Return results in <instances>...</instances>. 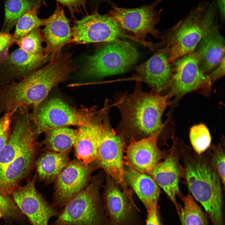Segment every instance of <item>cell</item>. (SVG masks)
I'll list each match as a JSON object with an SVG mask.
<instances>
[{
  "instance_id": "obj_1",
  "label": "cell",
  "mask_w": 225,
  "mask_h": 225,
  "mask_svg": "<svg viewBox=\"0 0 225 225\" xmlns=\"http://www.w3.org/2000/svg\"><path fill=\"white\" fill-rule=\"evenodd\" d=\"M170 98L168 94L162 95L152 90L144 92L141 82L136 81L132 93H118L115 96L114 105L121 116L116 131L129 141L162 132L168 122L163 123L162 118L167 107L171 104L168 100Z\"/></svg>"
},
{
  "instance_id": "obj_2",
  "label": "cell",
  "mask_w": 225,
  "mask_h": 225,
  "mask_svg": "<svg viewBox=\"0 0 225 225\" xmlns=\"http://www.w3.org/2000/svg\"><path fill=\"white\" fill-rule=\"evenodd\" d=\"M181 161L190 193L203 207L212 225H224V187L208 151L198 154L183 142Z\"/></svg>"
},
{
  "instance_id": "obj_3",
  "label": "cell",
  "mask_w": 225,
  "mask_h": 225,
  "mask_svg": "<svg viewBox=\"0 0 225 225\" xmlns=\"http://www.w3.org/2000/svg\"><path fill=\"white\" fill-rule=\"evenodd\" d=\"M217 10L215 3L202 1L162 36L158 44L165 45L169 63L194 51L203 36L217 24Z\"/></svg>"
},
{
  "instance_id": "obj_4",
  "label": "cell",
  "mask_w": 225,
  "mask_h": 225,
  "mask_svg": "<svg viewBox=\"0 0 225 225\" xmlns=\"http://www.w3.org/2000/svg\"><path fill=\"white\" fill-rule=\"evenodd\" d=\"M49 75L39 69L19 81L0 86V115L20 108L32 106L33 110L52 90Z\"/></svg>"
},
{
  "instance_id": "obj_5",
  "label": "cell",
  "mask_w": 225,
  "mask_h": 225,
  "mask_svg": "<svg viewBox=\"0 0 225 225\" xmlns=\"http://www.w3.org/2000/svg\"><path fill=\"white\" fill-rule=\"evenodd\" d=\"M95 107L90 110L77 109L60 98L45 99L30 113L32 126L36 137L49 130L75 126L90 125L98 112Z\"/></svg>"
},
{
  "instance_id": "obj_6",
  "label": "cell",
  "mask_w": 225,
  "mask_h": 225,
  "mask_svg": "<svg viewBox=\"0 0 225 225\" xmlns=\"http://www.w3.org/2000/svg\"><path fill=\"white\" fill-rule=\"evenodd\" d=\"M100 183L95 178L67 203L50 225H109L100 198Z\"/></svg>"
},
{
  "instance_id": "obj_7",
  "label": "cell",
  "mask_w": 225,
  "mask_h": 225,
  "mask_svg": "<svg viewBox=\"0 0 225 225\" xmlns=\"http://www.w3.org/2000/svg\"><path fill=\"white\" fill-rule=\"evenodd\" d=\"M73 22L72 42L76 43L120 42L128 39L148 47L150 45L149 42L142 40L125 30L108 14L102 15L94 11Z\"/></svg>"
},
{
  "instance_id": "obj_8",
  "label": "cell",
  "mask_w": 225,
  "mask_h": 225,
  "mask_svg": "<svg viewBox=\"0 0 225 225\" xmlns=\"http://www.w3.org/2000/svg\"><path fill=\"white\" fill-rule=\"evenodd\" d=\"M109 113L108 111L106 112L103 116L96 160L108 175L121 186L129 199L133 201L132 193L125 178L123 153L125 140L112 127Z\"/></svg>"
},
{
  "instance_id": "obj_9",
  "label": "cell",
  "mask_w": 225,
  "mask_h": 225,
  "mask_svg": "<svg viewBox=\"0 0 225 225\" xmlns=\"http://www.w3.org/2000/svg\"><path fill=\"white\" fill-rule=\"evenodd\" d=\"M138 57L137 50L126 42L105 43L88 58L84 72L95 78L121 74L128 70Z\"/></svg>"
},
{
  "instance_id": "obj_10",
  "label": "cell",
  "mask_w": 225,
  "mask_h": 225,
  "mask_svg": "<svg viewBox=\"0 0 225 225\" xmlns=\"http://www.w3.org/2000/svg\"><path fill=\"white\" fill-rule=\"evenodd\" d=\"M198 61V54L194 51L172 63L173 74L168 94L174 98L171 104L173 108L184 95L192 92L198 91L206 96L209 95L212 85L208 74L200 69Z\"/></svg>"
},
{
  "instance_id": "obj_11",
  "label": "cell",
  "mask_w": 225,
  "mask_h": 225,
  "mask_svg": "<svg viewBox=\"0 0 225 225\" xmlns=\"http://www.w3.org/2000/svg\"><path fill=\"white\" fill-rule=\"evenodd\" d=\"M161 0H156L150 5L137 8H119L112 5L108 14L116 20L125 30L144 41L148 34L155 38L161 39V32L156 25L160 22L162 9H155Z\"/></svg>"
},
{
  "instance_id": "obj_12",
  "label": "cell",
  "mask_w": 225,
  "mask_h": 225,
  "mask_svg": "<svg viewBox=\"0 0 225 225\" xmlns=\"http://www.w3.org/2000/svg\"><path fill=\"white\" fill-rule=\"evenodd\" d=\"M172 145L164 158L155 167L150 174L174 205L179 214L180 208L176 197L183 195L179 183L184 178V171L180 161L181 159L182 141L172 137Z\"/></svg>"
},
{
  "instance_id": "obj_13",
  "label": "cell",
  "mask_w": 225,
  "mask_h": 225,
  "mask_svg": "<svg viewBox=\"0 0 225 225\" xmlns=\"http://www.w3.org/2000/svg\"><path fill=\"white\" fill-rule=\"evenodd\" d=\"M36 176L24 186H18L12 192V199L32 225H48L49 219L57 217L62 209L50 204L35 188Z\"/></svg>"
},
{
  "instance_id": "obj_14",
  "label": "cell",
  "mask_w": 225,
  "mask_h": 225,
  "mask_svg": "<svg viewBox=\"0 0 225 225\" xmlns=\"http://www.w3.org/2000/svg\"><path fill=\"white\" fill-rule=\"evenodd\" d=\"M28 108L17 109L12 117L10 135L0 151V174L26 148L36 142Z\"/></svg>"
},
{
  "instance_id": "obj_15",
  "label": "cell",
  "mask_w": 225,
  "mask_h": 225,
  "mask_svg": "<svg viewBox=\"0 0 225 225\" xmlns=\"http://www.w3.org/2000/svg\"><path fill=\"white\" fill-rule=\"evenodd\" d=\"M93 167L76 159L70 161L55 180L52 206L63 208L88 185Z\"/></svg>"
},
{
  "instance_id": "obj_16",
  "label": "cell",
  "mask_w": 225,
  "mask_h": 225,
  "mask_svg": "<svg viewBox=\"0 0 225 225\" xmlns=\"http://www.w3.org/2000/svg\"><path fill=\"white\" fill-rule=\"evenodd\" d=\"M161 132L136 140L131 139L126 150L125 164L136 170L150 175L157 165L165 157L169 149L161 150L158 141Z\"/></svg>"
},
{
  "instance_id": "obj_17",
  "label": "cell",
  "mask_w": 225,
  "mask_h": 225,
  "mask_svg": "<svg viewBox=\"0 0 225 225\" xmlns=\"http://www.w3.org/2000/svg\"><path fill=\"white\" fill-rule=\"evenodd\" d=\"M49 56L47 52L31 54L19 48L0 62V86L19 81L39 68Z\"/></svg>"
},
{
  "instance_id": "obj_18",
  "label": "cell",
  "mask_w": 225,
  "mask_h": 225,
  "mask_svg": "<svg viewBox=\"0 0 225 225\" xmlns=\"http://www.w3.org/2000/svg\"><path fill=\"white\" fill-rule=\"evenodd\" d=\"M168 58L164 48L158 50L147 61L136 67L132 79L146 83L152 90L158 93L168 88L173 68L168 62Z\"/></svg>"
},
{
  "instance_id": "obj_19",
  "label": "cell",
  "mask_w": 225,
  "mask_h": 225,
  "mask_svg": "<svg viewBox=\"0 0 225 225\" xmlns=\"http://www.w3.org/2000/svg\"><path fill=\"white\" fill-rule=\"evenodd\" d=\"M47 19L41 32L50 61L61 54L62 49L66 44L72 42L73 32L69 21L59 3H57L54 11Z\"/></svg>"
},
{
  "instance_id": "obj_20",
  "label": "cell",
  "mask_w": 225,
  "mask_h": 225,
  "mask_svg": "<svg viewBox=\"0 0 225 225\" xmlns=\"http://www.w3.org/2000/svg\"><path fill=\"white\" fill-rule=\"evenodd\" d=\"M111 179L105 188L104 208L109 225H132L138 208Z\"/></svg>"
},
{
  "instance_id": "obj_21",
  "label": "cell",
  "mask_w": 225,
  "mask_h": 225,
  "mask_svg": "<svg viewBox=\"0 0 225 225\" xmlns=\"http://www.w3.org/2000/svg\"><path fill=\"white\" fill-rule=\"evenodd\" d=\"M104 111L103 107L90 125L80 127L77 130L73 147L75 155L87 165L97 159Z\"/></svg>"
},
{
  "instance_id": "obj_22",
  "label": "cell",
  "mask_w": 225,
  "mask_h": 225,
  "mask_svg": "<svg viewBox=\"0 0 225 225\" xmlns=\"http://www.w3.org/2000/svg\"><path fill=\"white\" fill-rule=\"evenodd\" d=\"M36 142L26 148L0 174V192L9 196L18 186L20 180L33 166L36 152Z\"/></svg>"
},
{
  "instance_id": "obj_23",
  "label": "cell",
  "mask_w": 225,
  "mask_h": 225,
  "mask_svg": "<svg viewBox=\"0 0 225 225\" xmlns=\"http://www.w3.org/2000/svg\"><path fill=\"white\" fill-rule=\"evenodd\" d=\"M216 24L202 38L194 51L198 56V65L205 74L220 64L225 58V41Z\"/></svg>"
},
{
  "instance_id": "obj_24",
  "label": "cell",
  "mask_w": 225,
  "mask_h": 225,
  "mask_svg": "<svg viewBox=\"0 0 225 225\" xmlns=\"http://www.w3.org/2000/svg\"><path fill=\"white\" fill-rule=\"evenodd\" d=\"M125 164L127 183L132 188L146 209L158 206L160 190L154 179L149 175Z\"/></svg>"
},
{
  "instance_id": "obj_25",
  "label": "cell",
  "mask_w": 225,
  "mask_h": 225,
  "mask_svg": "<svg viewBox=\"0 0 225 225\" xmlns=\"http://www.w3.org/2000/svg\"><path fill=\"white\" fill-rule=\"evenodd\" d=\"M70 162L68 151L58 152L48 151L36 162L39 178L48 182L55 181Z\"/></svg>"
},
{
  "instance_id": "obj_26",
  "label": "cell",
  "mask_w": 225,
  "mask_h": 225,
  "mask_svg": "<svg viewBox=\"0 0 225 225\" xmlns=\"http://www.w3.org/2000/svg\"><path fill=\"white\" fill-rule=\"evenodd\" d=\"M77 130L64 127L46 132L43 143L48 151L62 152L68 151L73 147Z\"/></svg>"
},
{
  "instance_id": "obj_27",
  "label": "cell",
  "mask_w": 225,
  "mask_h": 225,
  "mask_svg": "<svg viewBox=\"0 0 225 225\" xmlns=\"http://www.w3.org/2000/svg\"><path fill=\"white\" fill-rule=\"evenodd\" d=\"M34 0H7L5 5V17L1 32L9 33L18 20L38 3Z\"/></svg>"
},
{
  "instance_id": "obj_28",
  "label": "cell",
  "mask_w": 225,
  "mask_h": 225,
  "mask_svg": "<svg viewBox=\"0 0 225 225\" xmlns=\"http://www.w3.org/2000/svg\"><path fill=\"white\" fill-rule=\"evenodd\" d=\"M180 198L183 205L178 214L182 225H207L204 213L191 194Z\"/></svg>"
},
{
  "instance_id": "obj_29",
  "label": "cell",
  "mask_w": 225,
  "mask_h": 225,
  "mask_svg": "<svg viewBox=\"0 0 225 225\" xmlns=\"http://www.w3.org/2000/svg\"><path fill=\"white\" fill-rule=\"evenodd\" d=\"M40 6L39 3L29 9L18 20L15 32L12 35L14 43L26 36L35 28L44 25L47 19L38 17V12Z\"/></svg>"
},
{
  "instance_id": "obj_30",
  "label": "cell",
  "mask_w": 225,
  "mask_h": 225,
  "mask_svg": "<svg viewBox=\"0 0 225 225\" xmlns=\"http://www.w3.org/2000/svg\"><path fill=\"white\" fill-rule=\"evenodd\" d=\"M189 135L193 149L197 154L203 153L210 147L211 137L209 130L204 124L200 123L192 126Z\"/></svg>"
},
{
  "instance_id": "obj_31",
  "label": "cell",
  "mask_w": 225,
  "mask_h": 225,
  "mask_svg": "<svg viewBox=\"0 0 225 225\" xmlns=\"http://www.w3.org/2000/svg\"><path fill=\"white\" fill-rule=\"evenodd\" d=\"M42 41L41 30L40 28H38L33 29L15 43L20 48L26 52L36 54L47 52L45 48L42 46Z\"/></svg>"
},
{
  "instance_id": "obj_32",
  "label": "cell",
  "mask_w": 225,
  "mask_h": 225,
  "mask_svg": "<svg viewBox=\"0 0 225 225\" xmlns=\"http://www.w3.org/2000/svg\"><path fill=\"white\" fill-rule=\"evenodd\" d=\"M211 145L208 149L211 162L219 176L222 185L225 186V149L224 144Z\"/></svg>"
},
{
  "instance_id": "obj_33",
  "label": "cell",
  "mask_w": 225,
  "mask_h": 225,
  "mask_svg": "<svg viewBox=\"0 0 225 225\" xmlns=\"http://www.w3.org/2000/svg\"><path fill=\"white\" fill-rule=\"evenodd\" d=\"M0 210L3 213L4 218L8 219L14 220L19 219L22 214L12 198L0 192Z\"/></svg>"
},
{
  "instance_id": "obj_34",
  "label": "cell",
  "mask_w": 225,
  "mask_h": 225,
  "mask_svg": "<svg viewBox=\"0 0 225 225\" xmlns=\"http://www.w3.org/2000/svg\"><path fill=\"white\" fill-rule=\"evenodd\" d=\"M14 112L5 113L0 117V151L5 145L8 139L12 117Z\"/></svg>"
},
{
  "instance_id": "obj_35",
  "label": "cell",
  "mask_w": 225,
  "mask_h": 225,
  "mask_svg": "<svg viewBox=\"0 0 225 225\" xmlns=\"http://www.w3.org/2000/svg\"><path fill=\"white\" fill-rule=\"evenodd\" d=\"M57 3L61 4L68 9L71 18L75 19L76 13L85 12L86 15L88 14L86 5L88 0H55Z\"/></svg>"
},
{
  "instance_id": "obj_36",
  "label": "cell",
  "mask_w": 225,
  "mask_h": 225,
  "mask_svg": "<svg viewBox=\"0 0 225 225\" xmlns=\"http://www.w3.org/2000/svg\"><path fill=\"white\" fill-rule=\"evenodd\" d=\"M14 43L12 35L0 32V62L8 56L9 48Z\"/></svg>"
},
{
  "instance_id": "obj_37",
  "label": "cell",
  "mask_w": 225,
  "mask_h": 225,
  "mask_svg": "<svg viewBox=\"0 0 225 225\" xmlns=\"http://www.w3.org/2000/svg\"><path fill=\"white\" fill-rule=\"evenodd\" d=\"M157 206L148 210L147 216L145 225H161Z\"/></svg>"
},
{
  "instance_id": "obj_38",
  "label": "cell",
  "mask_w": 225,
  "mask_h": 225,
  "mask_svg": "<svg viewBox=\"0 0 225 225\" xmlns=\"http://www.w3.org/2000/svg\"><path fill=\"white\" fill-rule=\"evenodd\" d=\"M225 75V58L218 68L212 72L208 74L212 85L217 81L223 77Z\"/></svg>"
},
{
  "instance_id": "obj_39",
  "label": "cell",
  "mask_w": 225,
  "mask_h": 225,
  "mask_svg": "<svg viewBox=\"0 0 225 225\" xmlns=\"http://www.w3.org/2000/svg\"><path fill=\"white\" fill-rule=\"evenodd\" d=\"M217 5L219 12L222 19L224 18L225 16V0H217Z\"/></svg>"
},
{
  "instance_id": "obj_40",
  "label": "cell",
  "mask_w": 225,
  "mask_h": 225,
  "mask_svg": "<svg viewBox=\"0 0 225 225\" xmlns=\"http://www.w3.org/2000/svg\"><path fill=\"white\" fill-rule=\"evenodd\" d=\"M4 215L2 212L0 210V221L1 219L3 218H4ZM0 225H1L0 222Z\"/></svg>"
}]
</instances>
